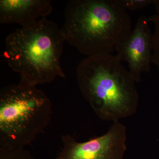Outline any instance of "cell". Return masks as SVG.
I'll use <instances>...</instances> for the list:
<instances>
[{
  "mask_svg": "<svg viewBox=\"0 0 159 159\" xmlns=\"http://www.w3.org/2000/svg\"><path fill=\"white\" fill-rule=\"evenodd\" d=\"M126 10L136 11L153 5L154 0H119Z\"/></svg>",
  "mask_w": 159,
  "mask_h": 159,
  "instance_id": "10",
  "label": "cell"
},
{
  "mask_svg": "<svg viewBox=\"0 0 159 159\" xmlns=\"http://www.w3.org/2000/svg\"><path fill=\"white\" fill-rule=\"evenodd\" d=\"M52 10L49 0H1L0 23L25 27L47 18Z\"/></svg>",
  "mask_w": 159,
  "mask_h": 159,
  "instance_id": "7",
  "label": "cell"
},
{
  "mask_svg": "<svg viewBox=\"0 0 159 159\" xmlns=\"http://www.w3.org/2000/svg\"><path fill=\"white\" fill-rule=\"evenodd\" d=\"M126 131L125 125L116 122L104 134L84 142L63 135L62 148L54 159H123L127 149Z\"/></svg>",
  "mask_w": 159,
  "mask_h": 159,
  "instance_id": "5",
  "label": "cell"
},
{
  "mask_svg": "<svg viewBox=\"0 0 159 159\" xmlns=\"http://www.w3.org/2000/svg\"><path fill=\"white\" fill-rule=\"evenodd\" d=\"M52 104L36 87L19 84L0 92V148H25L44 132L51 121Z\"/></svg>",
  "mask_w": 159,
  "mask_h": 159,
  "instance_id": "4",
  "label": "cell"
},
{
  "mask_svg": "<svg viewBox=\"0 0 159 159\" xmlns=\"http://www.w3.org/2000/svg\"><path fill=\"white\" fill-rule=\"evenodd\" d=\"M148 18L139 17L133 30L116 47L117 57L125 61L136 83L142 80L144 73L150 72L152 57V37Z\"/></svg>",
  "mask_w": 159,
  "mask_h": 159,
  "instance_id": "6",
  "label": "cell"
},
{
  "mask_svg": "<svg viewBox=\"0 0 159 159\" xmlns=\"http://www.w3.org/2000/svg\"><path fill=\"white\" fill-rule=\"evenodd\" d=\"M116 55L86 57L76 69L80 91L99 119L119 122L136 113V81Z\"/></svg>",
  "mask_w": 159,
  "mask_h": 159,
  "instance_id": "2",
  "label": "cell"
},
{
  "mask_svg": "<svg viewBox=\"0 0 159 159\" xmlns=\"http://www.w3.org/2000/svg\"><path fill=\"white\" fill-rule=\"evenodd\" d=\"M65 42L61 28L44 18L9 34L2 57L11 70L19 74L18 84L36 87L57 77L66 78L61 64Z\"/></svg>",
  "mask_w": 159,
  "mask_h": 159,
  "instance_id": "3",
  "label": "cell"
},
{
  "mask_svg": "<svg viewBox=\"0 0 159 159\" xmlns=\"http://www.w3.org/2000/svg\"><path fill=\"white\" fill-rule=\"evenodd\" d=\"M66 42L87 57L112 54L132 31L119 0H71L62 28Z\"/></svg>",
  "mask_w": 159,
  "mask_h": 159,
  "instance_id": "1",
  "label": "cell"
},
{
  "mask_svg": "<svg viewBox=\"0 0 159 159\" xmlns=\"http://www.w3.org/2000/svg\"><path fill=\"white\" fill-rule=\"evenodd\" d=\"M153 24L154 31L152 37V63L156 67L159 73V16L155 15L148 18Z\"/></svg>",
  "mask_w": 159,
  "mask_h": 159,
  "instance_id": "8",
  "label": "cell"
},
{
  "mask_svg": "<svg viewBox=\"0 0 159 159\" xmlns=\"http://www.w3.org/2000/svg\"><path fill=\"white\" fill-rule=\"evenodd\" d=\"M153 5L157 12L156 15L159 16V0H154Z\"/></svg>",
  "mask_w": 159,
  "mask_h": 159,
  "instance_id": "11",
  "label": "cell"
},
{
  "mask_svg": "<svg viewBox=\"0 0 159 159\" xmlns=\"http://www.w3.org/2000/svg\"><path fill=\"white\" fill-rule=\"evenodd\" d=\"M0 159H36L25 148H0Z\"/></svg>",
  "mask_w": 159,
  "mask_h": 159,
  "instance_id": "9",
  "label": "cell"
}]
</instances>
